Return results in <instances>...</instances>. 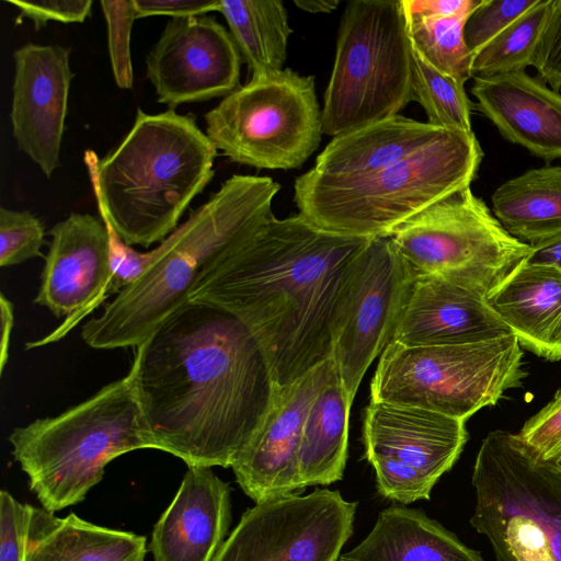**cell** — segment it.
<instances>
[{"mask_svg": "<svg viewBox=\"0 0 561 561\" xmlns=\"http://www.w3.org/2000/svg\"><path fill=\"white\" fill-rule=\"evenodd\" d=\"M100 217L105 226L108 237V255L111 267V295L119 294L124 288L136 282L158 260L161 249L139 252L128 245L116 232L105 213L99 209Z\"/></svg>", "mask_w": 561, "mask_h": 561, "instance_id": "cell-35", "label": "cell"}, {"mask_svg": "<svg viewBox=\"0 0 561 561\" xmlns=\"http://www.w3.org/2000/svg\"><path fill=\"white\" fill-rule=\"evenodd\" d=\"M294 3L301 10L310 13H329L334 11L339 0H294Z\"/></svg>", "mask_w": 561, "mask_h": 561, "instance_id": "cell-44", "label": "cell"}, {"mask_svg": "<svg viewBox=\"0 0 561 561\" xmlns=\"http://www.w3.org/2000/svg\"><path fill=\"white\" fill-rule=\"evenodd\" d=\"M483 151L473 131L445 129L432 142L355 183L298 188L294 201L310 224L343 236L383 238L437 201L470 187Z\"/></svg>", "mask_w": 561, "mask_h": 561, "instance_id": "cell-6", "label": "cell"}, {"mask_svg": "<svg viewBox=\"0 0 561 561\" xmlns=\"http://www.w3.org/2000/svg\"><path fill=\"white\" fill-rule=\"evenodd\" d=\"M472 527L495 561H561V463L538 457L517 434L493 431L472 472Z\"/></svg>", "mask_w": 561, "mask_h": 561, "instance_id": "cell-8", "label": "cell"}, {"mask_svg": "<svg viewBox=\"0 0 561 561\" xmlns=\"http://www.w3.org/2000/svg\"><path fill=\"white\" fill-rule=\"evenodd\" d=\"M45 230L42 221L28 210L0 207V266H13L44 256Z\"/></svg>", "mask_w": 561, "mask_h": 561, "instance_id": "cell-32", "label": "cell"}, {"mask_svg": "<svg viewBox=\"0 0 561 561\" xmlns=\"http://www.w3.org/2000/svg\"><path fill=\"white\" fill-rule=\"evenodd\" d=\"M533 67L539 78L559 92L561 89V0H553L552 10L537 44Z\"/></svg>", "mask_w": 561, "mask_h": 561, "instance_id": "cell-38", "label": "cell"}, {"mask_svg": "<svg viewBox=\"0 0 561 561\" xmlns=\"http://www.w3.org/2000/svg\"><path fill=\"white\" fill-rule=\"evenodd\" d=\"M229 33L251 78L283 70L293 28L280 0H219Z\"/></svg>", "mask_w": 561, "mask_h": 561, "instance_id": "cell-28", "label": "cell"}, {"mask_svg": "<svg viewBox=\"0 0 561 561\" xmlns=\"http://www.w3.org/2000/svg\"><path fill=\"white\" fill-rule=\"evenodd\" d=\"M468 16L411 15L407 12L414 48L431 66L462 84L472 78L473 56L463 37Z\"/></svg>", "mask_w": 561, "mask_h": 561, "instance_id": "cell-30", "label": "cell"}, {"mask_svg": "<svg viewBox=\"0 0 561 561\" xmlns=\"http://www.w3.org/2000/svg\"><path fill=\"white\" fill-rule=\"evenodd\" d=\"M389 238L412 277L446 280L485 299L530 252L470 187L426 207Z\"/></svg>", "mask_w": 561, "mask_h": 561, "instance_id": "cell-10", "label": "cell"}, {"mask_svg": "<svg viewBox=\"0 0 561 561\" xmlns=\"http://www.w3.org/2000/svg\"><path fill=\"white\" fill-rule=\"evenodd\" d=\"M136 18L167 15L183 18L218 11L219 0H133Z\"/></svg>", "mask_w": 561, "mask_h": 561, "instance_id": "cell-40", "label": "cell"}, {"mask_svg": "<svg viewBox=\"0 0 561 561\" xmlns=\"http://www.w3.org/2000/svg\"><path fill=\"white\" fill-rule=\"evenodd\" d=\"M205 133L230 161L267 170L300 168L322 138L313 76L289 68L251 78L205 116Z\"/></svg>", "mask_w": 561, "mask_h": 561, "instance_id": "cell-11", "label": "cell"}, {"mask_svg": "<svg viewBox=\"0 0 561 561\" xmlns=\"http://www.w3.org/2000/svg\"><path fill=\"white\" fill-rule=\"evenodd\" d=\"M538 0H482L470 13L463 37L472 56L534 7Z\"/></svg>", "mask_w": 561, "mask_h": 561, "instance_id": "cell-33", "label": "cell"}, {"mask_svg": "<svg viewBox=\"0 0 561 561\" xmlns=\"http://www.w3.org/2000/svg\"><path fill=\"white\" fill-rule=\"evenodd\" d=\"M70 50L27 43L13 53L10 122L18 149L50 179L59 167L73 73Z\"/></svg>", "mask_w": 561, "mask_h": 561, "instance_id": "cell-18", "label": "cell"}, {"mask_svg": "<svg viewBox=\"0 0 561 561\" xmlns=\"http://www.w3.org/2000/svg\"><path fill=\"white\" fill-rule=\"evenodd\" d=\"M8 440L51 513L82 502L118 456L153 448L128 374L56 416L15 427Z\"/></svg>", "mask_w": 561, "mask_h": 561, "instance_id": "cell-5", "label": "cell"}, {"mask_svg": "<svg viewBox=\"0 0 561 561\" xmlns=\"http://www.w3.org/2000/svg\"><path fill=\"white\" fill-rule=\"evenodd\" d=\"M147 538L33 507L26 561H145Z\"/></svg>", "mask_w": 561, "mask_h": 561, "instance_id": "cell-25", "label": "cell"}, {"mask_svg": "<svg viewBox=\"0 0 561 561\" xmlns=\"http://www.w3.org/2000/svg\"><path fill=\"white\" fill-rule=\"evenodd\" d=\"M513 334L469 289L433 277H413L390 342L404 346L478 343Z\"/></svg>", "mask_w": 561, "mask_h": 561, "instance_id": "cell-19", "label": "cell"}, {"mask_svg": "<svg viewBox=\"0 0 561 561\" xmlns=\"http://www.w3.org/2000/svg\"><path fill=\"white\" fill-rule=\"evenodd\" d=\"M467 439L466 421L437 412L371 401L365 412L363 442L377 491L398 504L430 500Z\"/></svg>", "mask_w": 561, "mask_h": 561, "instance_id": "cell-12", "label": "cell"}, {"mask_svg": "<svg viewBox=\"0 0 561 561\" xmlns=\"http://www.w3.org/2000/svg\"><path fill=\"white\" fill-rule=\"evenodd\" d=\"M412 279L389 237L373 238L356 261L333 329V359L352 402L371 362L391 341Z\"/></svg>", "mask_w": 561, "mask_h": 561, "instance_id": "cell-14", "label": "cell"}, {"mask_svg": "<svg viewBox=\"0 0 561 561\" xmlns=\"http://www.w3.org/2000/svg\"><path fill=\"white\" fill-rule=\"evenodd\" d=\"M357 502L317 489L247 510L214 561H339Z\"/></svg>", "mask_w": 561, "mask_h": 561, "instance_id": "cell-13", "label": "cell"}, {"mask_svg": "<svg viewBox=\"0 0 561 561\" xmlns=\"http://www.w3.org/2000/svg\"><path fill=\"white\" fill-rule=\"evenodd\" d=\"M411 61L403 0L347 2L323 94V134L336 137L399 115L413 101Z\"/></svg>", "mask_w": 561, "mask_h": 561, "instance_id": "cell-7", "label": "cell"}, {"mask_svg": "<svg viewBox=\"0 0 561 561\" xmlns=\"http://www.w3.org/2000/svg\"><path fill=\"white\" fill-rule=\"evenodd\" d=\"M412 51L413 101L426 113L428 124L449 130L471 133V108L462 83L431 66L414 48Z\"/></svg>", "mask_w": 561, "mask_h": 561, "instance_id": "cell-31", "label": "cell"}, {"mask_svg": "<svg viewBox=\"0 0 561 561\" xmlns=\"http://www.w3.org/2000/svg\"><path fill=\"white\" fill-rule=\"evenodd\" d=\"M492 210L511 236L529 245L561 236V165L507 180L494 191Z\"/></svg>", "mask_w": 561, "mask_h": 561, "instance_id": "cell-27", "label": "cell"}, {"mask_svg": "<svg viewBox=\"0 0 561 561\" xmlns=\"http://www.w3.org/2000/svg\"><path fill=\"white\" fill-rule=\"evenodd\" d=\"M514 334L458 345L389 342L370 383V401L420 408L466 421L495 404L526 374Z\"/></svg>", "mask_w": 561, "mask_h": 561, "instance_id": "cell-9", "label": "cell"}, {"mask_svg": "<svg viewBox=\"0 0 561 561\" xmlns=\"http://www.w3.org/2000/svg\"><path fill=\"white\" fill-rule=\"evenodd\" d=\"M241 62L229 31L202 14L171 18L147 54L146 69L157 101L174 110L233 92Z\"/></svg>", "mask_w": 561, "mask_h": 561, "instance_id": "cell-15", "label": "cell"}, {"mask_svg": "<svg viewBox=\"0 0 561 561\" xmlns=\"http://www.w3.org/2000/svg\"><path fill=\"white\" fill-rule=\"evenodd\" d=\"M351 405L335 367L313 399L305 421L298 458L299 479L305 489L342 479Z\"/></svg>", "mask_w": 561, "mask_h": 561, "instance_id": "cell-26", "label": "cell"}, {"mask_svg": "<svg viewBox=\"0 0 561 561\" xmlns=\"http://www.w3.org/2000/svg\"><path fill=\"white\" fill-rule=\"evenodd\" d=\"M335 367L331 357L278 388L262 426L231 466L238 484L255 504L305 491L298 471L304 425L313 399Z\"/></svg>", "mask_w": 561, "mask_h": 561, "instance_id": "cell-17", "label": "cell"}, {"mask_svg": "<svg viewBox=\"0 0 561 561\" xmlns=\"http://www.w3.org/2000/svg\"><path fill=\"white\" fill-rule=\"evenodd\" d=\"M33 507L0 492V561H26Z\"/></svg>", "mask_w": 561, "mask_h": 561, "instance_id": "cell-37", "label": "cell"}, {"mask_svg": "<svg viewBox=\"0 0 561 561\" xmlns=\"http://www.w3.org/2000/svg\"><path fill=\"white\" fill-rule=\"evenodd\" d=\"M217 149L191 114H148L106 156L85 150L98 205L128 245L161 243L215 175Z\"/></svg>", "mask_w": 561, "mask_h": 561, "instance_id": "cell-4", "label": "cell"}, {"mask_svg": "<svg viewBox=\"0 0 561 561\" xmlns=\"http://www.w3.org/2000/svg\"><path fill=\"white\" fill-rule=\"evenodd\" d=\"M339 561L484 560L422 511L392 504L379 513L367 537Z\"/></svg>", "mask_w": 561, "mask_h": 561, "instance_id": "cell-24", "label": "cell"}, {"mask_svg": "<svg viewBox=\"0 0 561 561\" xmlns=\"http://www.w3.org/2000/svg\"><path fill=\"white\" fill-rule=\"evenodd\" d=\"M0 313H1V343H0V374L9 358L10 336L14 322V310L12 302L0 293Z\"/></svg>", "mask_w": 561, "mask_h": 561, "instance_id": "cell-43", "label": "cell"}, {"mask_svg": "<svg viewBox=\"0 0 561 561\" xmlns=\"http://www.w3.org/2000/svg\"><path fill=\"white\" fill-rule=\"evenodd\" d=\"M230 485L210 467L192 466L153 526L154 561H214L231 524Z\"/></svg>", "mask_w": 561, "mask_h": 561, "instance_id": "cell-20", "label": "cell"}, {"mask_svg": "<svg viewBox=\"0 0 561 561\" xmlns=\"http://www.w3.org/2000/svg\"><path fill=\"white\" fill-rule=\"evenodd\" d=\"M517 435L541 459L561 463V389Z\"/></svg>", "mask_w": 561, "mask_h": 561, "instance_id": "cell-36", "label": "cell"}, {"mask_svg": "<svg viewBox=\"0 0 561 561\" xmlns=\"http://www.w3.org/2000/svg\"><path fill=\"white\" fill-rule=\"evenodd\" d=\"M135 348L128 375L153 449L187 467H231L278 389L252 332L232 314L190 300Z\"/></svg>", "mask_w": 561, "mask_h": 561, "instance_id": "cell-1", "label": "cell"}, {"mask_svg": "<svg viewBox=\"0 0 561 561\" xmlns=\"http://www.w3.org/2000/svg\"><path fill=\"white\" fill-rule=\"evenodd\" d=\"M472 108L508 141L551 162L561 158V94L525 70L473 77Z\"/></svg>", "mask_w": 561, "mask_h": 561, "instance_id": "cell-21", "label": "cell"}, {"mask_svg": "<svg viewBox=\"0 0 561 561\" xmlns=\"http://www.w3.org/2000/svg\"><path fill=\"white\" fill-rule=\"evenodd\" d=\"M107 24L108 54L114 80L121 89H131L134 82L130 57V33L137 19L133 0L100 2Z\"/></svg>", "mask_w": 561, "mask_h": 561, "instance_id": "cell-34", "label": "cell"}, {"mask_svg": "<svg viewBox=\"0 0 561 561\" xmlns=\"http://www.w3.org/2000/svg\"><path fill=\"white\" fill-rule=\"evenodd\" d=\"M48 234L51 240L34 302L66 320L51 334L28 343L27 347L60 339L111 295L108 237L102 219L71 213Z\"/></svg>", "mask_w": 561, "mask_h": 561, "instance_id": "cell-16", "label": "cell"}, {"mask_svg": "<svg viewBox=\"0 0 561 561\" xmlns=\"http://www.w3.org/2000/svg\"><path fill=\"white\" fill-rule=\"evenodd\" d=\"M525 261L531 264L552 266L561 272V236L530 245V252Z\"/></svg>", "mask_w": 561, "mask_h": 561, "instance_id": "cell-42", "label": "cell"}, {"mask_svg": "<svg viewBox=\"0 0 561 561\" xmlns=\"http://www.w3.org/2000/svg\"><path fill=\"white\" fill-rule=\"evenodd\" d=\"M553 0H538L472 59V78L522 71L531 66Z\"/></svg>", "mask_w": 561, "mask_h": 561, "instance_id": "cell-29", "label": "cell"}, {"mask_svg": "<svg viewBox=\"0 0 561 561\" xmlns=\"http://www.w3.org/2000/svg\"><path fill=\"white\" fill-rule=\"evenodd\" d=\"M445 129L397 115L333 137L294 187L339 186L373 176L419 151Z\"/></svg>", "mask_w": 561, "mask_h": 561, "instance_id": "cell-22", "label": "cell"}, {"mask_svg": "<svg viewBox=\"0 0 561 561\" xmlns=\"http://www.w3.org/2000/svg\"><path fill=\"white\" fill-rule=\"evenodd\" d=\"M519 345L548 360L561 359V272L524 261L486 298Z\"/></svg>", "mask_w": 561, "mask_h": 561, "instance_id": "cell-23", "label": "cell"}, {"mask_svg": "<svg viewBox=\"0 0 561 561\" xmlns=\"http://www.w3.org/2000/svg\"><path fill=\"white\" fill-rule=\"evenodd\" d=\"M280 185L268 176L234 174L169 234L161 254L81 331L95 350L136 347L190 301L208 273L273 217Z\"/></svg>", "mask_w": 561, "mask_h": 561, "instance_id": "cell-3", "label": "cell"}, {"mask_svg": "<svg viewBox=\"0 0 561 561\" xmlns=\"http://www.w3.org/2000/svg\"><path fill=\"white\" fill-rule=\"evenodd\" d=\"M482 0H403L411 15L451 16L470 15Z\"/></svg>", "mask_w": 561, "mask_h": 561, "instance_id": "cell-41", "label": "cell"}, {"mask_svg": "<svg viewBox=\"0 0 561 561\" xmlns=\"http://www.w3.org/2000/svg\"><path fill=\"white\" fill-rule=\"evenodd\" d=\"M371 238L332 233L299 213L273 217L227 254L190 300L213 305L255 336L277 388L333 357L337 309Z\"/></svg>", "mask_w": 561, "mask_h": 561, "instance_id": "cell-2", "label": "cell"}, {"mask_svg": "<svg viewBox=\"0 0 561 561\" xmlns=\"http://www.w3.org/2000/svg\"><path fill=\"white\" fill-rule=\"evenodd\" d=\"M19 11V19H28L34 30L38 31L49 21L62 23H81L91 12V0H7Z\"/></svg>", "mask_w": 561, "mask_h": 561, "instance_id": "cell-39", "label": "cell"}]
</instances>
